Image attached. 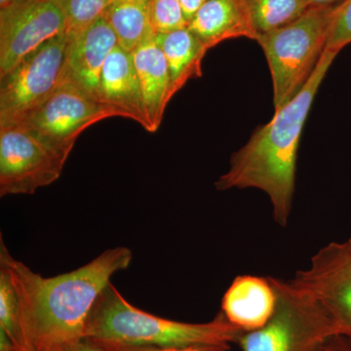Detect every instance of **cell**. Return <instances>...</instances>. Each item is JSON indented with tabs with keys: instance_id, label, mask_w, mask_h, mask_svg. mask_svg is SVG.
<instances>
[{
	"instance_id": "5",
	"label": "cell",
	"mask_w": 351,
	"mask_h": 351,
	"mask_svg": "<svg viewBox=\"0 0 351 351\" xmlns=\"http://www.w3.org/2000/svg\"><path fill=\"white\" fill-rule=\"evenodd\" d=\"M276 290V311L269 322L244 332L237 345L243 351H316L339 335L319 302L292 281L269 277Z\"/></svg>"
},
{
	"instance_id": "15",
	"label": "cell",
	"mask_w": 351,
	"mask_h": 351,
	"mask_svg": "<svg viewBox=\"0 0 351 351\" xmlns=\"http://www.w3.org/2000/svg\"><path fill=\"white\" fill-rule=\"evenodd\" d=\"M188 27L208 49L230 39H257L244 0H207Z\"/></svg>"
},
{
	"instance_id": "23",
	"label": "cell",
	"mask_w": 351,
	"mask_h": 351,
	"mask_svg": "<svg viewBox=\"0 0 351 351\" xmlns=\"http://www.w3.org/2000/svg\"><path fill=\"white\" fill-rule=\"evenodd\" d=\"M96 341L108 351H228L230 350V346L228 345H195L159 348V346H130Z\"/></svg>"
},
{
	"instance_id": "18",
	"label": "cell",
	"mask_w": 351,
	"mask_h": 351,
	"mask_svg": "<svg viewBox=\"0 0 351 351\" xmlns=\"http://www.w3.org/2000/svg\"><path fill=\"white\" fill-rule=\"evenodd\" d=\"M244 3L257 38L290 24L311 8L307 0H244Z\"/></svg>"
},
{
	"instance_id": "11",
	"label": "cell",
	"mask_w": 351,
	"mask_h": 351,
	"mask_svg": "<svg viewBox=\"0 0 351 351\" xmlns=\"http://www.w3.org/2000/svg\"><path fill=\"white\" fill-rule=\"evenodd\" d=\"M117 45V36L104 17L80 34L69 36L63 82L98 101L101 71Z\"/></svg>"
},
{
	"instance_id": "20",
	"label": "cell",
	"mask_w": 351,
	"mask_h": 351,
	"mask_svg": "<svg viewBox=\"0 0 351 351\" xmlns=\"http://www.w3.org/2000/svg\"><path fill=\"white\" fill-rule=\"evenodd\" d=\"M66 20V34L75 36L103 17L108 0H58Z\"/></svg>"
},
{
	"instance_id": "14",
	"label": "cell",
	"mask_w": 351,
	"mask_h": 351,
	"mask_svg": "<svg viewBox=\"0 0 351 351\" xmlns=\"http://www.w3.org/2000/svg\"><path fill=\"white\" fill-rule=\"evenodd\" d=\"M142 91L147 128L149 133L158 130L171 97L169 69L162 50L157 44L156 32L147 36L132 52Z\"/></svg>"
},
{
	"instance_id": "19",
	"label": "cell",
	"mask_w": 351,
	"mask_h": 351,
	"mask_svg": "<svg viewBox=\"0 0 351 351\" xmlns=\"http://www.w3.org/2000/svg\"><path fill=\"white\" fill-rule=\"evenodd\" d=\"M0 329L19 350V302L9 270L0 263Z\"/></svg>"
},
{
	"instance_id": "31",
	"label": "cell",
	"mask_w": 351,
	"mask_h": 351,
	"mask_svg": "<svg viewBox=\"0 0 351 351\" xmlns=\"http://www.w3.org/2000/svg\"><path fill=\"white\" fill-rule=\"evenodd\" d=\"M108 1H110V0H108Z\"/></svg>"
},
{
	"instance_id": "29",
	"label": "cell",
	"mask_w": 351,
	"mask_h": 351,
	"mask_svg": "<svg viewBox=\"0 0 351 351\" xmlns=\"http://www.w3.org/2000/svg\"><path fill=\"white\" fill-rule=\"evenodd\" d=\"M348 244L350 245V249H351V239H350V240H348Z\"/></svg>"
},
{
	"instance_id": "27",
	"label": "cell",
	"mask_w": 351,
	"mask_h": 351,
	"mask_svg": "<svg viewBox=\"0 0 351 351\" xmlns=\"http://www.w3.org/2000/svg\"><path fill=\"white\" fill-rule=\"evenodd\" d=\"M341 1H343V0H307L311 7L334 5V4H338Z\"/></svg>"
},
{
	"instance_id": "2",
	"label": "cell",
	"mask_w": 351,
	"mask_h": 351,
	"mask_svg": "<svg viewBox=\"0 0 351 351\" xmlns=\"http://www.w3.org/2000/svg\"><path fill=\"white\" fill-rule=\"evenodd\" d=\"M339 53L325 49L308 82L294 99L274 112L269 123L254 132L230 157V168L215 186L218 191L258 189L269 196L274 219L286 228L295 189L298 149L314 98Z\"/></svg>"
},
{
	"instance_id": "25",
	"label": "cell",
	"mask_w": 351,
	"mask_h": 351,
	"mask_svg": "<svg viewBox=\"0 0 351 351\" xmlns=\"http://www.w3.org/2000/svg\"><path fill=\"white\" fill-rule=\"evenodd\" d=\"M181 3L182 12H184V18L186 22L193 19L195 13L201 8V6L207 1V0H179Z\"/></svg>"
},
{
	"instance_id": "28",
	"label": "cell",
	"mask_w": 351,
	"mask_h": 351,
	"mask_svg": "<svg viewBox=\"0 0 351 351\" xmlns=\"http://www.w3.org/2000/svg\"><path fill=\"white\" fill-rule=\"evenodd\" d=\"M18 1H20V0H0V8H4V7L11 5V4Z\"/></svg>"
},
{
	"instance_id": "7",
	"label": "cell",
	"mask_w": 351,
	"mask_h": 351,
	"mask_svg": "<svg viewBox=\"0 0 351 351\" xmlns=\"http://www.w3.org/2000/svg\"><path fill=\"white\" fill-rule=\"evenodd\" d=\"M110 117H119L112 108L63 82L14 126L32 132L68 159L83 131Z\"/></svg>"
},
{
	"instance_id": "22",
	"label": "cell",
	"mask_w": 351,
	"mask_h": 351,
	"mask_svg": "<svg viewBox=\"0 0 351 351\" xmlns=\"http://www.w3.org/2000/svg\"><path fill=\"white\" fill-rule=\"evenodd\" d=\"M350 43L351 0H343L335 9L326 49L339 53Z\"/></svg>"
},
{
	"instance_id": "3",
	"label": "cell",
	"mask_w": 351,
	"mask_h": 351,
	"mask_svg": "<svg viewBox=\"0 0 351 351\" xmlns=\"http://www.w3.org/2000/svg\"><path fill=\"white\" fill-rule=\"evenodd\" d=\"M244 331L219 313L207 323L166 319L141 311L124 299L110 282L96 302L85 338L121 345L188 346L237 343Z\"/></svg>"
},
{
	"instance_id": "16",
	"label": "cell",
	"mask_w": 351,
	"mask_h": 351,
	"mask_svg": "<svg viewBox=\"0 0 351 351\" xmlns=\"http://www.w3.org/2000/svg\"><path fill=\"white\" fill-rule=\"evenodd\" d=\"M156 38L169 69L173 98L189 80L201 77L203 58L209 49L188 27L156 34Z\"/></svg>"
},
{
	"instance_id": "13",
	"label": "cell",
	"mask_w": 351,
	"mask_h": 351,
	"mask_svg": "<svg viewBox=\"0 0 351 351\" xmlns=\"http://www.w3.org/2000/svg\"><path fill=\"white\" fill-rule=\"evenodd\" d=\"M276 302L269 277L239 276L223 295L221 313L242 331H255L269 322Z\"/></svg>"
},
{
	"instance_id": "4",
	"label": "cell",
	"mask_w": 351,
	"mask_h": 351,
	"mask_svg": "<svg viewBox=\"0 0 351 351\" xmlns=\"http://www.w3.org/2000/svg\"><path fill=\"white\" fill-rule=\"evenodd\" d=\"M336 6L311 7L290 24L258 36L271 75L274 112L302 91L319 63Z\"/></svg>"
},
{
	"instance_id": "12",
	"label": "cell",
	"mask_w": 351,
	"mask_h": 351,
	"mask_svg": "<svg viewBox=\"0 0 351 351\" xmlns=\"http://www.w3.org/2000/svg\"><path fill=\"white\" fill-rule=\"evenodd\" d=\"M98 101L112 108L119 117L147 128L140 82L132 53L117 45L108 55L98 90Z\"/></svg>"
},
{
	"instance_id": "10",
	"label": "cell",
	"mask_w": 351,
	"mask_h": 351,
	"mask_svg": "<svg viewBox=\"0 0 351 351\" xmlns=\"http://www.w3.org/2000/svg\"><path fill=\"white\" fill-rule=\"evenodd\" d=\"M292 283L313 295L338 328L351 339V249L332 242L311 258L308 269L295 274Z\"/></svg>"
},
{
	"instance_id": "26",
	"label": "cell",
	"mask_w": 351,
	"mask_h": 351,
	"mask_svg": "<svg viewBox=\"0 0 351 351\" xmlns=\"http://www.w3.org/2000/svg\"><path fill=\"white\" fill-rule=\"evenodd\" d=\"M66 351H108L100 343L92 339L84 338L71 346Z\"/></svg>"
},
{
	"instance_id": "30",
	"label": "cell",
	"mask_w": 351,
	"mask_h": 351,
	"mask_svg": "<svg viewBox=\"0 0 351 351\" xmlns=\"http://www.w3.org/2000/svg\"><path fill=\"white\" fill-rule=\"evenodd\" d=\"M15 351H19V350H15Z\"/></svg>"
},
{
	"instance_id": "21",
	"label": "cell",
	"mask_w": 351,
	"mask_h": 351,
	"mask_svg": "<svg viewBox=\"0 0 351 351\" xmlns=\"http://www.w3.org/2000/svg\"><path fill=\"white\" fill-rule=\"evenodd\" d=\"M151 20L156 34L188 27L179 0H151Z\"/></svg>"
},
{
	"instance_id": "9",
	"label": "cell",
	"mask_w": 351,
	"mask_h": 351,
	"mask_svg": "<svg viewBox=\"0 0 351 351\" xmlns=\"http://www.w3.org/2000/svg\"><path fill=\"white\" fill-rule=\"evenodd\" d=\"M63 32L66 16L58 0H20L0 8V78Z\"/></svg>"
},
{
	"instance_id": "6",
	"label": "cell",
	"mask_w": 351,
	"mask_h": 351,
	"mask_svg": "<svg viewBox=\"0 0 351 351\" xmlns=\"http://www.w3.org/2000/svg\"><path fill=\"white\" fill-rule=\"evenodd\" d=\"M68 44V34L63 32L0 78V128L19 123L62 84Z\"/></svg>"
},
{
	"instance_id": "8",
	"label": "cell",
	"mask_w": 351,
	"mask_h": 351,
	"mask_svg": "<svg viewBox=\"0 0 351 351\" xmlns=\"http://www.w3.org/2000/svg\"><path fill=\"white\" fill-rule=\"evenodd\" d=\"M66 160L23 127L0 128V196L34 195L61 177Z\"/></svg>"
},
{
	"instance_id": "24",
	"label": "cell",
	"mask_w": 351,
	"mask_h": 351,
	"mask_svg": "<svg viewBox=\"0 0 351 351\" xmlns=\"http://www.w3.org/2000/svg\"><path fill=\"white\" fill-rule=\"evenodd\" d=\"M316 351H351V339L336 335L325 341Z\"/></svg>"
},
{
	"instance_id": "1",
	"label": "cell",
	"mask_w": 351,
	"mask_h": 351,
	"mask_svg": "<svg viewBox=\"0 0 351 351\" xmlns=\"http://www.w3.org/2000/svg\"><path fill=\"white\" fill-rule=\"evenodd\" d=\"M132 258L130 249L117 247L73 271L43 277L13 258L1 237L0 263L19 302V351H66L84 339L95 304Z\"/></svg>"
},
{
	"instance_id": "17",
	"label": "cell",
	"mask_w": 351,
	"mask_h": 351,
	"mask_svg": "<svg viewBox=\"0 0 351 351\" xmlns=\"http://www.w3.org/2000/svg\"><path fill=\"white\" fill-rule=\"evenodd\" d=\"M103 17L114 32L120 47L127 52H133L154 32L151 0H110Z\"/></svg>"
}]
</instances>
